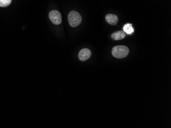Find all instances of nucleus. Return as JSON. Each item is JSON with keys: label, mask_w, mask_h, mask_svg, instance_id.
Returning a JSON list of instances; mask_svg holds the SVG:
<instances>
[{"label": "nucleus", "mask_w": 171, "mask_h": 128, "mask_svg": "<svg viewBox=\"0 0 171 128\" xmlns=\"http://www.w3.org/2000/svg\"><path fill=\"white\" fill-rule=\"evenodd\" d=\"M129 53V49L125 46H117L113 47L112 50V54L113 56L116 58L121 59L128 56Z\"/></svg>", "instance_id": "1"}, {"label": "nucleus", "mask_w": 171, "mask_h": 128, "mask_svg": "<svg viewBox=\"0 0 171 128\" xmlns=\"http://www.w3.org/2000/svg\"><path fill=\"white\" fill-rule=\"evenodd\" d=\"M68 21L70 25L72 27H76L81 23L82 16L78 12L71 11L68 14Z\"/></svg>", "instance_id": "2"}, {"label": "nucleus", "mask_w": 171, "mask_h": 128, "mask_svg": "<svg viewBox=\"0 0 171 128\" xmlns=\"http://www.w3.org/2000/svg\"><path fill=\"white\" fill-rule=\"evenodd\" d=\"M49 18L51 22L55 25H60L62 21V15L57 10H52L49 12Z\"/></svg>", "instance_id": "3"}, {"label": "nucleus", "mask_w": 171, "mask_h": 128, "mask_svg": "<svg viewBox=\"0 0 171 128\" xmlns=\"http://www.w3.org/2000/svg\"><path fill=\"white\" fill-rule=\"evenodd\" d=\"M91 56V52L88 49H83L80 50L78 54V58L82 61H85Z\"/></svg>", "instance_id": "4"}, {"label": "nucleus", "mask_w": 171, "mask_h": 128, "mask_svg": "<svg viewBox=\"0 0 171 128\" xmlns=\"http://www.w3.org/2000/svg\"><path fill=\"white\" fill-rule=\"evenodd\" d=\"M106 20L111 25H116L119 21V18L114 14H108L106 16Z\"/></svg>", "instance_id": "5"}, {"label": "nucleus", "mask_w": 171, "mask_h": 128, "mask_svg": "<svg viewBox=\"0 0 171 128\" xmlns=\"http://www.w3.org/2000/svg\"><path fill=\"white\" fill-rule=\"evenodd\" d=\"M126 37V33L123 31L115 32L111 35V38L115 41H119L124 38Z\"/></svg>", "instance_id": "6"}, {"label": "nucleus", "mask_w": 171, "mask_h": 128, "mask_svg": "<svg viewBox=\"0 0 171 128\" xmlns=\"http://www.w3.org/2000/svg\"><path fill=\"white\" fill-rule=\"evenodd\" d=\"M123 30L124 33L128 34H132L134 32V28H133L132 25L131 23H126L123 27Z\"/></svg>", "instance_id": "7"}, {"label": "nucleus", "mask_w": 171, "mask_h": 128, "mask_svg": "<svg viewBox=\"0 0 171 128\" xmlns=\"http://www.w3.org/2000/svg\"><path fill=\"white\" fill-rule=\"evenodd\" d=\"M11 3V0H0V7H6Z\"/></svg>", "instance_id": "8"}]
</instances>
